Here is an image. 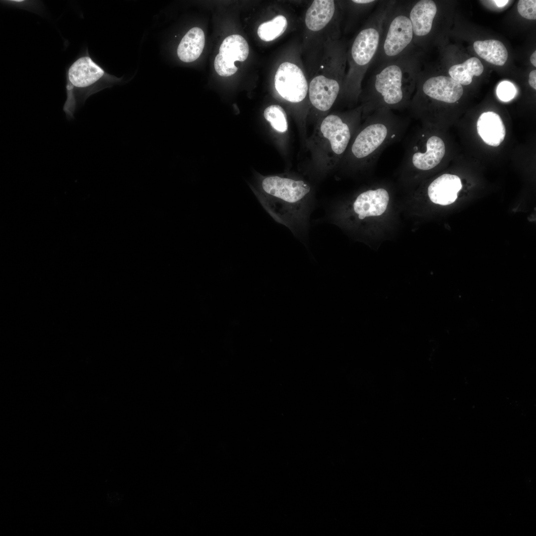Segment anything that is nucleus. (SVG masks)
I'll list each match as a JSON object with an SVG mask.
<instances>
[{"instance_id":"412c9836","label":"nucleus","mask_w":536,"mask_h":536,"mask_svg":"<svg viewBox=\"0 0 536 536\" xmlns=\"http://www.w3.org/2000/svg\"><path fill=\"white\" fill-rule=\"evenodd\" d=\"M264 116L276 131L285 133L288 130L287 116L284 109L278 105H272L264 111Z\"/></svg>"},{"instance_id":"b1692460","label":"nucleus","mask_w":536,"mask_h":536,"mask_svg":"<svg viewBox=\"0 0 536 536\" xmlns=\"http://www.w3.org/2000/svg\"><path fill=\"white\" fill-rule=\"evenodd\" d=\"M214 66L217 73L222 76H229L234 74L238 68L235 65H230L223 61L218 56H216Z\"/></svg>"},{"instance_id":"0eeeda50","label":"nucleus","mask_w":536,"mask_h":536,"mask_svg":"<svg viewBox=\"0 0 536 536\" xmlns=\"http://www.w3.org/2000/svg\"><path fill=\"white\" fill-rule=\"evenodd\" d=\"M446 153L445 142L441 136L420 130L414 132L406 144L402 167L413 175L428 171L438 166Z\"/></svg>"},{"instance_id":"7ed1b4c3","label":"nucleus","mask_w":536,"mask_h":536,"mask_svg":"<svg viewBox=\"0 0 536 536\" xmlns=\"http://www.w3.org/2000/svg\"><path fill=\"white\" fill-rule=\"evenodd\" d=\"M366 118L348 147L347 162L353 167L374 165L385 148L402 138L409 124V118L385 108Z\"/></svg>"},{"instance_id":"39448f33","label":"nucleus","mask_w":536,"mask_h":536,"mask_svg":"<svg viewBox=\"0 0 536 536\" xmlns=\"http://www.w3.org/2000/svg\"><path fill=\"white\" fill-rule=\"evenodd\" d=\"M410 1L393 0L384 19L379 48L372 63L375 68L415 49L409 16Z\"/></svg>"},{"instance_id":"9d476101","label":"nucleus","mask_w":536,"mask_h":536,"mask_svg":"<svg viewBox=\"0 0 536 536\" xmlns=\"http://www.w3.org/2000/svg\"><path fill=\"white\" fill-rule=\"evenodd\" d=\"M438 10V5L434 0L410 1L409 16L415 46H423L425 39L431 35Z\"/></svg>"},{"instance_id":"2eb2a0df","label":"nucleus","mask_w":536,"mask_h":536,"mask_svg":"<svg viewBox=\"0 0 536 536\" xmlns=\"http://www.w3.org/2000/svg\"><path fill=\"white\" fill-rule=\"evenodd\" d=\"M335 12L334 0L313 1L306 13L305 21L307 27L313 31L322 29L331 20Z\"/></svg>"},{"instance_id":"f3484780","label":"nucleus","mask_w":536,"mask_h":536,"mask_svg":"<svg viewBox=\"0 0 536 536\" xmlns=\"http://www.w3.org/2000/svg\"><path fill=\"white\" fill-rule=\"evenodd\" d=\"M249 53V45L246 40L240 35L234 34L224 39L217 56L226 63L234 66L235 61L246 60Z\"/></svg>"},{"instance_id":"f257e3e1","label":"nucleus","mask_w":536,"mask_h":536,"mask_svg":"<svg viewBox=\"0 0 536 536\" xmlns=\"http://www.w3.org/2000/svg\"><path fill=\"white\" fill-rule=\"evenodd\" d=\"M375 69L364 91V116L384 108L392 111L408 108L420 72L415 49Z\"/></svg>"},{"instance_id":"a211bd4d","label":"nucleus","mask_w":536,"mask_h":536,"mask_svg":"<svg viewBox=\"0 0 536 536\" xmlns=\"http://www.w3.org/2000/svg\"><path fill=\"white\" fill-rule=\"evenodd\" d=\"M473 48L480 57L493 65L502 66L507 60V50L498 40L476 41L473 43Z\"/></svg>"},{"instance_id":"aec40b11","label":"nucleus","mask_w":536,"mask_h":536,"mask_svg":"<svg viewBox=\"0 0 536 536\" xmlns=\"http://www.w3.org/2000/svg\"><path fill=\"white\" fill-rule=\"evenodd\" d=\"M287 27L286 17L278 15L271 20L262 23L258 28L257 33L261 40L266 42L271 41L280 36Z\"/></svg>"},{"instance_id":"393cba45","label":"nucleus","mask_w":536,"mask_h":536,"mask_svg":"<svg viewBox=\"0 0 536 536\" xmlns=\"http://www.w3.org/2000/svg\"><path fill=\"white\" fill-rule=\"evenodd\" d=\"M529 83L534 89H536V70H533L529 74Z\"/></svg>"},{"instance_id":"6ab92c4d","label":"nucleus","mask_w":536,"mask_h":536,"mask_svg":"<svg viewBox=\"0 0 536 536\" xmlns=\"http://www.w3.org/2000/svg\"><path fill=\"white\" fill-rule=\"evenodd\" d=\"M483 71L480 61L472 57L461 64L451 66L448 70L450 77L461 85H467L472 81L473 76H479Z\"/></svg>"},{"instance_id":"423d86ee","label":"nucleus","mask_w":536,"mask_h":536,"mask_svg":"<svg viewBox=\"0 0 536 536\" xmlns=\"http://www.w3.org/2000/svg\"><path fill=\"white\" fill-rule=\"evenodd\" d=\"M67 99L63 106L67 119L74 118L78 106L105 78L104 70L87 55L76 59L66 70Z\"/></svg>"},{"instance_id":"4be33fe9","label":"nucleus","mask_w":536,"mask_h":536,"mask_svg":"<svg viewBox=\"0 0 536 536\" xmlns=\"http://www.w3.org/2000/svg\"><path fill=\"white\" fill-rule=\"evenodd\" d=\"M514 85L508 81L501 82L498 85L496 93L499 99L504 102H508L514 98L516 94Z\"/></svg>"},{"instance_id":"bb28decb","label":"nucleus","mask_w":536,"mask_h":536,"mask_svg":"<svg viewBox=\"0 0 536 536\" xmlns=\"http://www.w3.org/2000/svg\"><path fill=\"white\" fill-rule=\"evenodd\" d=\"M531 63L534 67H536V51H535L530 57Z\"/></svg>"},{"instance_id":"9b49d317","label":"nucleus","mask_w":536,"mask_h":536,"mask_svg":"<svg viewBox=\"0 0 536 536\" xmlns=\"http://www.w3.org/2000/svg\"><path fill=\"white\" fill-rule=\"evenodd\" d=\"M389 199V194L384 188L366 190L359 194L354 200L353 210L360 220L379 216L386 210Z\"/></svg>"},{"instance_id":"6e6552de","label":"nucleus","mask_w":536,"mask_h":536,"mask_svg":"<svg viewBox=\"0 0 536 536\" xmlns=\"http://www.w3.org/2000/svg\"><path fill=\"white\" fill-rule=\"evenodd\" d=\"M463 93L462 85L450 76L438 75L426 77L420 72L411 102L430 99L451 104L459 100Z\"/></svg>"},{"instance_id":"5701e85b","label":"nucleus","mask_w":536,"mask_h":536,"mask_svg":"<svg viewBox=\"0 0 536 536\" xmlns=\"http://www.w3.org/2000/svg\"><path fill=\"white\" fill-rule=\"evenodd\" d=\"M517 9L522 17L528 19H536V0H520L518 1Z\"/></svg>"},{"instance_id":"4468645a","label":"nucleus","mask_w":536,"mask_h":536,"mask_svg":"<svg viewBox=\"0 0 536 536\" xmlns=\"http://www.w3.org/2000/svg\"><path fill=\"white\" fill-rule=\"evenodd\" d=\"M479 135L487 144L498 146L504 140L506 129L499 115L493 112L483 113L477 122Z\"/></svg>"},{"instance_id":"f03ea898","label":"nucleus","mask_w":536,"mask_h":536,"mask_svg":"<svg viewBox=\"0 0 536 536\" xmlns=\"http://www.w3.org/2000/svg\"><path fill=\"white\" fill-rule=\"evenodd\" d=\"M260 185L258 197L266 210L297 237L305 238L315 205L310 185L301 179L280 176L265 177Z\"/></svg>"},{"instance_id":"20e7f679","label":"nucleus","mask_w":536,"mask_h":536,"mask_svg":"<svg viewBox=\"0 0 536 536\" xmlns=\"http://www.w3.org/2000/svg\"><path fill=\"white\" fill-rule=\"evenodd\" d=\"M392 2L379 1L351 45L348 54L349 69L343 85L346 96L351 100H357L361 94V81L377 54L384 19Z\"/></svg>"},{"instance_id":"f8f14e48","label":"nucleus","mask_w":536,"mask_h":536,"mask_svg":"<svg viewBox=\"0 0 536 536\" xmlns=\"http://www.w3.org/2000/svg\"><path fill=\"white\" fill-rule=\"evenodd\" d=\"M309 90L313 106L320 111H326L335 102L340 91V84L335 79L318 75L311 80Z\"/></svg>"},{"instance_id":"1a4fd4ad","label":"nucleus","mask_w":536,"mask_h":536,"mask_svg":"<svg viewBox=\"0 0 536 536\" xmlns=\"http://www.w3.org/2000/svg\"><path fill=\"white\" fill-rule=\"evenodd\" d=\"M275 87L285 100L292 103L302 101L308 91V84L301 69L289 62L282 63L274 76Z\"/></svg>"},{"instance_id":"dca6fc26","label":"nucleus","mask_w":536,"mask_h":536,"mask_svg":"<svg viewBox=\"0 0 536 536\" xmlns=\"http://www.w3.org/2000/svg\"><path fill=\"white\" fill-rule=\"evenodd\" d=\"M204 44L203 30L199 27H194L187 32L179 44L178 56L184 62H192L200 56Z\"/></svg>"},{"instance_id":"ddd939ff","label":"nucleus","mask_w":536,"mask_h":536,"mask_svg":"<svg viewBox=\"0 0 536 536\" xmlns=\"http://www.w3.org/2000/svg\"><path fill=\"white\" fill-rule=\"evenodd\" d=\"M462 188L461 181L458 176L445 173L430 184L427 188V194L433 203L447 205L455 201Z\"/></svg>"},{"instance_id":"a878e982","label":"nucleus","mask_w":536,"mask_h":536,"mask_svg":"<svg viewBox=\"0 0 536 536\" xmlns=\"http://www.w3.org/2000/svg\"><path fill=\"white\" fill-rule=\"evenodd\" d=\"M496 5L498 7H502L506 5L509 2V0H495L493 1Z\"/></svg>"}]
</instances>
